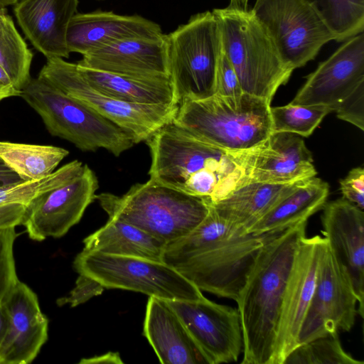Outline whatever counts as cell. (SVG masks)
<instances>
[{"label": "cell", "instance_id": "1", "mask_svg": "<svg viewBox=\"0 0 364 364\" xmlns=\"http://www.w3.org/2000/svg\"><path fill=\"white\" fill-rule=\"evenodd\" d=\"M308 220L272 233L260 250L236 303L244 364H272L287 282Z\"/></svg>", "mask_w": 364, "mask_h": 364}, {"label": "cell", "instance_id": "2", "mask_svg": "<svg viewBox=\"0 0 364 364\" xmlns=\"http://www.w3.org/2000/svg\"><path fill=\"white\" fill-rule=\"evenodd\" d=\"M146 143L151 155L149 179L202 198L208 204L248 183L233 151L200 140L173 119Z\"/></svg>", "mask_w": 364, "mask_h": 364}, {"label": "cell", "instance_id": "3", "mask_svg": "<svg viewBox=\"0 0 364 364\" xmlns=\"http://www.w3.org/2000/svg\"><path fill=\"white\" fill-rule=\"evenodd\" d=\"M173 121L200 140L230 151L256 146L272 133L270 102L245 92L182 101Z\"/></svg>", "mask_w": 364, "mask_h": 364}, {"label": "cell", "instance_id": "4", "mask_svg": "<svg viewBox=\"0 0 364 364\" xmlns=\"http://www.w3.org/2000/svg\"><path fill=\"white\" fill-rule=\"evenodd\" d=\"M109 218L131 224L166 244L191 232L208 215L209 204L151 179L133 185L122 196L96 194Z\"/></svg>", "mask_w": 364, "mask_h": 364}, {"label": "cell", "instance_id": "5", "mask_svg": "<svg viewBox=\"0 0 364 364\" xmlns=\"http://www.w3.org/2000/svg\"><path fill=\"white\" fill-rule=\"evenodd\" d=\"M212 12L218 24L222 50L236 73L242 92L271 103L294 70L284 63L252 10L228 6Z\"/></svg>", "mask_w": 364, "mask_h": 364}, {"label": "cell", "instance_id": "6", "mask_svg": "<svg viewBox=\"0 0 364 364\" xmlns=\"http://www.w3.org/2000/svg\"><path fill=\"white\" fill-rule=\"evenodd\" d=\"M20 97L41 117L52 136L82 151L104 149L119 156L136 144L119 126L38 77H31Z\"/></svg>", "mask_w": 364, "mask_h": 364}, {"label": "cell", "instance_id": "7", "mask_svg": "<svg viewBox=\"0 0 364 364\" xmlns=\"http://www.w3.org/2000/svg\"><path fill=\"white\" fill-rule=\"evenodd\" d=\"M165 41L168 76L178 104L215 95L222 47L213 12L191 16L186 23L165 34Z\"/></svg>", "mask_w": 364, "mask_h": 364}, {"label": "cell", "instance_id": "8", "mask_svg": "<svg viewBox=\"0 0 364 364\" xmlns=\"http://www.w3.org/2000/svg\"><path fill=\"white\" fill-rule=\"evenodd\" d=\"M73 267L105 289L136 291L166 301L197 300L203 296L197 287L163 261L82 250L75 257Z\"/></svg>", "mask_w": 364, "mask_h": 364}, {"label": "cell", "instance_id": "9", "mask_svg": "<svg viewBox=\"0 0 364 364\" xmlns=\"http://www.w3.org/2000/svg\"><path fill=\"white\" fill-rule=\"evenodd\" d=\"M38 77L119 126L135 144L146 141L171 122L178 106L138 105L111 97L93 88L76 63L61 58L47 59Z\"/></svg>", "mask_w": 364, "mask_h": 364}, {"label": "cell", "instance_id": "10", "mask_svg": "<svg viewBox=\"0 0 364 364\" xmlns=\"http://www.w3.org/2000/svg\"><path fill=\"white\" fill-rule=\"evenodd\" d=\"M252 11L284 63L294 70L315 58L333 36L305 0H257Z\"/></svg>", "mask_w": 364, "mask_h": 364}, {"label": "cell", "instance_id": "11", "mask_svg": "<svg viewBox=\"0 0 364 364\" xmlns=\"http://www.w3.org/2000/svg\"><path fill=\"white\" fill-rule=\"evenodd\" d=\"M271 234L248 233L221 240L173 267L200 291L236 301Z\"/></svg>", "mask_w": 364, "mask_h": 364}, {"label": "cell", "instance_id": "12", "mask_svg": "<svg viewBox=\"0 0 364 364\" xmlns=\"http://www.w3.org/2000/svg\"><path fill=\"white\" fill-rule=\"evenodd\" d=\"M357 305L358 299L350 279L326 241L319 259L313 296L299 333L297 346L341 331H350L358 314Z\"/></svg>", "mask_w": 364, "mask_h": 364}, {"label": "cell", "instance_id": "13", "mask_svg": "<svg viewBox=\"0 0 364 364\" xmlns=\"http://www.w3.org/2000/svg\"><path fill=\"white\" fill-rule=\"evenodd\" d=\"M98 188L95 173L85 164L74 178L31 200L25 208L21 225L36 241L60 237L80 220L95 200Z\"/></svg>", "mask_w": 364, "mask_h": 364}, {"label": "cell", "instance_id": "14", "mask_svg": "<svg viewBox=\"0 0 364 364\" xmlns=\"http://www.w3.org/2000/svg\"><path fill=\"white\" fill-rule=\"evenodd\" d=\"M205 355L208 364L236 362L243 339L237 308L204 296L197 300L167 301Z\"/></svg>", "mask_w": 364, "mask_h": 364}, {"label": "cell", "instance_id": "15", "mask_svg": "<svg viewBox=\"0 0 364 364\" xmlns=\"http://www.w3.org/2000/svg\"><path fill=\"white\" fill-rule=\"evenodd\" d=\"M326 240L316 235L300 242L282 304L272 364H284L297 346L299 333L315 289Z\"/></svg>", "mask_w": 364, "mask_h": 364}, {"label": "cell", "instance_id": "16", "mask_svg": "<svg viewBox=\"0 0 364 364\" xmlns=\"http://www.w3.org/2000/svg\"><path fill=\"white\" fill-rule=\"evenodd\" d=\"M233 152L247 183H293L316 175L310 151L294 134L272 132L256 146Z\"/></svg>", "mask_w": 364, "mask_h": 364}, {"label": "cell", "instance_id": "17", "mask_svg": "<svg viewBox=\"0 0 364 364\" xmlns=\"http://www.w3.org/2000/svg\"><path fill=\"white\" fill-rule=\"evenodd\" d=\"M364 82V36L361 33L340 46L309 74L291 102L304 106H338Z\"/></svg>", "mask_w": 364, "mask_h": 364}, {"label": "cell", "instance_id": "18", "mask_svg": "<svg viewBox=\"0 0 364 364\" xmlns=\"http://www.w3.org/2000/svg\"><path fill=\"white\" fill-rule=\"evenodd\" d=\"M8 326L0 346V364H28L48 339V321L36 294L18 280L1 302Z\"/></svg>", "mask_w": 364, "mask_h": 364}, {"label": "cell", "instance_id": "19", "mask_svg": "<svg viewBox=\"0 0 364 364\" xmlns=\"http://www.w3.org/2000/svg\"><path fill=\"white\" fill-rule=\"evenodd\" d=\"M321 231L333 255L348 275L364 313V213L343 198L326 203Z\"/></svg>", "mask_w": 364, "mask_h": 364}, {"label": "cell", "instance_id": "20", "mask_svg": "<svg viewBox=\"0 0 364 364\" xmlns=\"http://www.w3.org/2000/svg\"><path fill=\"white\" fill-rule=\"evenodd\" d=\"M77 65L134 77H169L165 34L119 41L82 55Z\"/></svg>", "mask_w": 364, "mask_h": 364}, {"label": "cell", "instance_id": "21", "mask_svg": "<svg viewBox=\"0 0 364 364\" xmlns=\"http://www.w3.org/2000/svg\"><path fill=\"white\" fill-rule=\"evenodd\" d=\"M162 34L158 23L141 16L97 10L76 13L73 16L67 30L66 44L70 53L83 55L124 39Z\"/></svg>", "mask_w": 364, "mask_h": 364}, {"label": "cell", "instance_id": "22", "mask_svg": "<svg viewBox=\"0 0 364 364\" xmlns=\"http://www.w3.org/2000/svg\"><path fill=\"white\" fill-rule=\"evenodd\" d=\"M78 0H20L14 14L26 37L46 59L68 58L66 33Z\"/></svg>", "mask_w": 364, "mask_h": 364}, {"label": "cell", "instance_id": "23", "mask_svg": "<svg viewBox=\"0 0 364 364\" xmlns=\"http://www.w3.org/2000/svg\"><path fill=\"white\" fill-rule=\"evenodd\" d=\"M144 335L164 364H208L185 325L164 299L149 296Z\"/></svg>", "mask_w": 364, "mask_h": 364}, {"label": "cell", "instance_id": "24", "mask_svg": "<svg viewBox=\"0 0 364 364\" xmlns=\"http://www.w3.org/2000/svg\"><path fill=\"white\" fill-rule=\"evenodd\" d=\"M77 66L93 88L111 97L138 105H178L169 77L127 76Z\"/></svg>", "mask_w": 364, "mask_h": 364}, {"label": "cell", "instance_id": "25", "mask_svg": "<svg viewBox=\"0 0 364 364\" xmlns=\"http://www.w3.org/2000/svg\"><path fill=\"white\" fill-rule=\"evenodd\" d=\"M299 182L248 183L235 189L225 198L209 205L244 234H248L254 224L291 193Z\"/></svg>", "mask_w": 364, "mask_h": 364}, {"label": "cell", "instance_id": "26", "mask_svg": "<svg viewBox=\"0 0 364 364\" xmlns=\"http://www.w3.org/2000/svg\"><path fill=\"white\" fill-rule=\"evenodd\" d=\"M329 193L327 183L320 178L299 182L296 188L259 219L249 233L263 235L277 232L308 219L321 209Z\"/></svg>", "mask_w": 364, "mask_h": 364}, {"label": "cell", "instance_id": "27", "mask_svg": "<svg viewBox=\"0 0 364 364\" xmlns=\"http://www.w3.org/2000/svg\"><path fill=\"white\" fill-rule=\"evenodd\" d=\"M83 250L163 261L166 243L139 228L114 218L86 237Z\"/></svg>", "mask_w": 364, "mask_h": 364}, {"label": "cell", "instance_id": "28", "mask_svg": "<svg viewBox=\"0 0 364 364\" xmlns=\"http://www.w3.org/2000/svg\"><path fill=\"white\" fill-rule=\"evenodd\" d=\"M244 235L246 234L221 217L209 205L208 215L191 232L166 244L162 260L174 267L199 255L218 242Z\"/></svg>", "mask_w": 364, "mask_h": 364}, {"label": "cell", "instance_id": "29", "mask_svg": "<svg viewBox=\"0 0 364 364\" xmlns=\"http://www.w3.org/2000/svg\"><path fill=\"white\" fill-rule=\"evenodd\" d=\"M68 154L67 149L51 145L0 141V158L23 181L50 175Z\"/></svg>", "mask_w": 364, "mask_h": 364}, {"label": "cell", "instance_id": "30", "mask_svg": "<svg viewBox=\"0 0 364 364\" xmlns=\"http://www.w3.org/2000/svg\"><path fill=\"white\" fill-rule=\"evenodd\" d=\"M33 53L6 9H0V65L21 91L31 79Z\"/></svg>", "mask_w": 364, "mask_h": 364}, {"label": "cell", "instance_id": "31", "mask_svg": "<svg viewBox=\"0 0 364 364\" xmlns=\"http://www.w3.org/2000/svg\"><path fill=\"white\" fill-rule=\"evenodd\" d=\"M341 42L363 32L364 0H305Z\"/></svg>", "mask_w": 364, "mask_h": 364}, {"label": "cell", "instance_id": "32", "mask_svg": "<svg viewBox=\"0 0 364 364\" xmlns=\"http://www.w3.org/2000/svg\"><path fill=\"white\" fill-rule=\"evenodd\" d=\"M84 164L72 161L50 175L31 181H20L0 187V205L18 203L26 206L40 195L57 188L81 172Z\"/></svg>", "mask_w": 364, "mask_h": 364}, {"label": "cell", "instance_id": "33", "mask_svg": "<svg viewBox=\"0 0 364 364\" xmlns=\"http://www.w3.org/2000/svg\"><path fill=\"white\" fill-rule=\"evenodd\" d=\"M332 110L323 106H304L289 103L270 107L272 132H287L309 136Z\"/></svg>", "mask_w": 364, "mask_h": 364}, {"label": "cell", "instance_id": "34", "mask_svg": "<svg viewBox=\"0 0 364 364\" xmlns=\"http://www.w3.org/2000/svg\"><path fill=\"white\" fill-rule=\"evenodd\" d=\"M284 364H363L342 347L338 333L318 337L294 348Z\"/></svg>", "mask_w": 364, "mask_h": 364}, {"label": "cell", "instance_id": "35", "mask_svg": "<svg viewBox=\"0 0 364 364\" xmlns=\"http://www.w3.org/2000/svg\"><path fill=\"white\" fill-rule=\"evenodd\" d=\"M15 227L0 229V303L18 280L14 258Z\"/></svg>", "mask_w": 364, "mask_h": 364}, {"label": "cell", "instance_id": "36", "mask_svg": "<svg viewBox=\"0 0 364 364\" xmlns=\"http://www.w3.org/2000/svg\"><path fill=\"white\" fill-rule=\"evenodd\" d=\"M105 288L97 280L85 274H79L75 287L68 296L59 298L57 304L59 306L69 304L75 307L83 304L94 296L100 295Z\"/></svg>", "mask_w": 364, "mask_h": 364}, {"label": "cell", "instance_id": "37", "mask_svg": "<svg viewBox=\"0 0 364 364\" xmlns=\"http://www.w3.org/2000/svg\"><path fill=\"white\" fill-rule=\"evenodd\" d=\"M337 117L364 130V82L336 109Z\"/></svg>", "mask_w": 364, "mask_h": 364}, {"label": "cell", "instance_id": "38", "mask_svg": "<svg viewBox=\"0 0 364 364\" xmlns=\"http://www.w3.org/2000/svg\"><path fill=\"white\" fill-rule=\"evenodd\" d=\"M242 93L237 74L222 50L217 72L216 95L235 97Z\"/></svg>", "mask_w": 364, "mask_h": 364}, {"label": "cell", "instance_id": "39", "mask_svg": "<svg viewBox=\"0 0 364 364\" xmlns=\"http://www.w3.org/2000/svg\"><path fill=\"white\" fill-rule=\"evenodd\" d=\"M343 198L361 210L364 208V169L353 168L340 181Z\"/></svg>", "mask_w": 364, "mask_h": 364}, {"label": "cell", "instance_id": "40", "mask_svg": "<svg viewBox=\"0 0 364 364\" xmlns=\"http://www.w3.org/2000/svg\"><path fill=\"white\" fill-rule=\"evenodd\" d=\"M25 208L18 203L0 205V229L21 225Z\"/></svg>", "mask_w": 364, "mask_h": 364}, {"label": "cell", "instance_id": "41", "mask_svg": "<svg viewBox=\"0 0 364 364\" xmlns=\"http://www.w3.org/2000/svg\"><path fill=\"white\" fill-rule=\"evenodd\" d=\"M21 91L14 85L10 77L0 65V101L4 99L21 96Z\"/></svg>", "mask_w": 364, "mask_h": 364}, {"label": "cell", "instance_id": "42", "mask_svg": "<svg viewBox=\"0 0 364 364\" xmlns=\"http://www.w3.org/2000/svg\"><path fill=\"white\" fill-rule=\"evenodd\" d=\"M20 181L19 176L0 158V187Z\"/></svg>", "mask_w": 364, "mask_h": 364}, {"label": "cell", "instance_id": "43", "mask_svg": "<svg viewBox=\"0 0 364 364\" xmlns=\"http://www.w3.org/2000/svg\"><path fill=\"white\" fill-rule=\"evenodd\" d=\"M7 326V317L2 307L1 304L0 303V346L6 335Z\"/></svg>", "mask_w": 364, "mask_h": 364}, {"label": "cell", "instance_id": "44", "mask_svg": "<svg viewBox=\"0 0 364 364\" xmlns=\"http://www.w3.org/2000/svg\"><path fill=\"white\" fill-rule=\"evenodd\" d=\"M248 0H230V6L239 9H247Z\"/></svg>", "mask_w": 364, "mask_h": 364}, {"label": "cell", "instance_id": "45", "mask_svg": "<svg viewBox=\"0 0 364 364\" xmlns=\"http://www.w3.org/2000/svg\"><path fill=\"white\" fill-rule=\"evenodd\" d=\"M17 1L18 0H0V9L9 5H15Z\"/></svg>", "mask_w": 364, "mask_h": 364}, {"label": "cell", "instance_id": "46", "mask_svg": "<svg viewBox=\"0 0 364 364\" xmlns=\"http://www.w3.org/2000/svg\"><path fill=\"white\" fill-rule=\"evenodd\" d=\"M97 1H103V0H97Z\"/></svg>", "mask_w": 364, "mask_h": 364}]
</instances>
